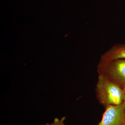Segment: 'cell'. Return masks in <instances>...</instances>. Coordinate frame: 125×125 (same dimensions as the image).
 <instances>
[{"instance_id": "cell-1", "label": "cell", "mask_w": 125, "mask_h": 125, "mask_svg": "<svg viewBox=\"0 0 125 125\" xmlns=\"http://www.w3.org/2000/svg\"><path fill=\"white\" fill-rule=\"evenodd\" d=\"M95 90L96 98L104 107L120 105L123 102L125 93L124 90L105 76L98 75Z\"/></svg>"}, {"instance_id": "cell-2", "label": "cell", "mask_w": 125, "mask_h": 125, "mask_svg": "<svg viewBox=\"0 0 125 125\" xmlns=\"http://www.w3.org/2000/svg\"><path fill=\"white\" fill-rule=\"evenodd\" d=\"M99 75L105 76L122 89L125 84V60L100 59L97 67Z\"/></svg>"}, {"instance_id": "cell-3", "label": "cell", "mask_w": 125, "mask_h": 125, "mask_svg": "<svg viewBox=\"0 0 125 125\" xmlns=\"http://www.w3.org/2000/svg\"><path fill=\"white\" fill-rule=\"evenodd\" d=\"M105 108L102 120L97 125H125V109L123 103Z\"/></svg>"}, {"instance_id": "cell-4", "label": "cell", "mask_w": 125, "mask_h": 125, "mask_svg": "<svg viewBox=\"0 0 125 125\" xmlns=\"http://www.w3.org/2000/svg\"><path fill=\"white\" fill-rule=\"evenodd\" d=\"M101 59L106 60L125 59V45L117 44L114 45L102 55Z\"/></svg>"}, {"instance_id": "cell-5", "label": "cell", "mask_w": 125, "mask_h": 125, "mask_svg": "<svg viewBox=\"0 0 125 125\" xmlns=\"http://www.w3.org/2000/svg\"><path fill=\"white\" fill-rule=\"evenodd\" d=\"M66 118L65 117H62L61 119L55 118L53 122L49 123L48 125H64Z\"/></svg>"}, {"instance_id": "cell-6", "label": "cell", "mask_w": 125, "mask_h": 125, "mask_svg": "<svg viewBox=\"0 0 125 125\" xmlns=\"http://www.w3.org/2000/svg\"><path fill=\"white\" fill-rule=\"evenodd\" d=\"M123 104H124V106H125V97H124V101H123Z\"/></svg>"}, {"instance_id": "cell-7", "label": "cell", "mask_w": 125, "mask_h": 125, "mask_svg": "<svg viewBox=\"0 0 125 125\" xmlns=\"http://www.w3.org/2000/svg\"><path fill=\"white\" fill-rule=\"evenodd\" d=\"M122 89L124 90V92H125V84L124 85V86H123V88H122Z\"/></svg>"}, {"instance_id": "cell-8", "label": "cell", "mask_w": 125, "mask_h": 125, "mask_svg": "<svg viewBox=\"0 0 125 125\" xmlns=\"http://www.w3.org/2000/svg\"><path fill=\"white\" fill-rule=\"evenodd\" d=\"M49 125V123H46V124H42V125Z\"/></svg>"}]
</instances>
